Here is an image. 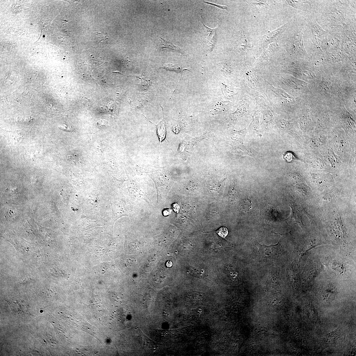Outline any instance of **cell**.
I'll use <instances>...</instances> for the list:
<instances>
[{
	"instance_id": "6da1fadb",
	"label": "cell",
	"mask_w": 356,
	"mask_h": 356,
	"mask_svg": "<svg viewBox=\"0 0 356 356\" xmlns=\"http://www.w3.org/2000/svg\"><path fill=\"white\" fill-rule=\"evenodd\" d=\"M254 255L259 261H274L277 259L281 253L280 243L270 246L257 243L254 251Z\"/></svg>"
},
{
	"instance_id": "7a4b0ae2",
	"label": "cell",
	"mask_w": 356,
	"mask_h": 356,
	"mask_svg": "<svg viewBox=\"0 0 356 356\" xmlns=\"http://www.w3.org/2000/svg\"><path fill=\"white\" fill-rule=\"evenodd\" d=\"M309 27L311 31L313 43L317 48H321L325 39L326 32L315 20L310 22Z\"/></svg>"
},
{
	"instance_id": "3957f363",
	"label": "cell",
	"mask_w": 356,
	"mask_h": 356,
	"mask_svg": "<svg viewBox=\"0 0 356 356\" xmlns=\"http://www.w3.org/2000/svg\"><path fill=\"white\" fill-rule=\"evenodd\" d=\"M304 35L302 32H300L294 36L296 38L291 41L289 46V50L290 53L299 55L307 54L303 44Z\"/></svg>"
},
{
	"instance_id": "277c9868",
	"label": "cell",
	"mask_w": 356,
	"mask_h": 356,
	"mask_svg": "<svg viewBox=\"0 0 356 356\" xmlns=\"http://www.w3.org/2000/svg\"><path fill=\"white\" fill-rule=\"evenodd\" d=\"M202 23L203 28H204V38L206 45L207 46V49L211 51L213 49L214 45L216 43V32L218 28L215 29H212L207 27L205 26L202 20Z\"/></svg>"
},
{
	"instance_id": "5b68a950",
	"label": "cell",
	"mask_w": 356,
	"mask_h": 356,
	"mask_svg": "<svg viewBox=\"0 0 356 356\" xmlns=\"http://www.w3.org/2000/svg\"><path fill=\"white\" fill-rule=\"evenodd\" d=\"M8 302L15 316L23 317L30 315L29 311V305L25 302L18 301Z\"/></svg>"
},
{
	"instance_id": "8992f818",
	"label": "cell",
	"mask_w": 356,
	"mask_h": 356,
	"mask_svg": "<svg viewBox=\"0 0 356 356\" xmlns=\"http://www.w3.org/2000/svg\"><path fill=\"white\" fill-rule=\"evenodd\" d=\"M289 25V23H288L283 26L279 28L278 29L270 32V33L264 36V38L263 39V43L265 45H267V44L272 42V41L276 40L278 38L280 35L287 28Z\"/></svg>"
},
{
	"instance_id": "52a82bcc",
	"label": "cell",
	"mask_w": 356,
	"mask_h": 356,
	"mask_svg": "<svg viewBox=\"0 0 356 356\" xmlns=\"http://www.w3.org/2000/svg\"><path fill=\"white\" fill-rule=\"evenodd\" d=\"M157 46L160 50L164 51L170 50L175 51L183 54L181 50L177 46H175L170 41H167L162 37H160L159 42Z\"/></svg>"
},
{
	"instance_id": "ba28073f",
	"label": "cell",
	"mask_w": 356,
	"mask_h": 356,
	"mask_svg": "<svg viewBox=\"0 0 356 356\" xmlns=\"http://www.w3.org/2000/svg\"><path fill=\"white\" fill-rule=\"evenodd\" d=\"M337 289L333 285L329 284L323 288L322 295L324 299L327 302L334 300L336 296Z\"/></svg>"
},
{
	"instance_id": "9c48e42d",
	"label": "cell",
	"mask_w": 356,
	"mask_h": 356,
	"mask_svg": "<svg viewBox=\"0 0 356 356\" xmlns=\"http://www.w3.org/2000/svg\"><path fill=\"white\" fill-rule=\"evenodd\" d=\"M277 45L276 43L270 44L267 48L265 49L263 53L258 60V63H262L266 61L274 52Z\"/></svg>"
},
{
	"instance_id": "30bf717a",
	"label": "cell",
	"mask_w": 356,
	"mask_h": 356,
	"mask_svg": "<svg viewBox=\"0 0 356 356\" xmlns=\"http://www.w3.org/2000/svg\"><path fill=\"white\" fill-rule=\"evenodd\" d=\"M157 133L159 138L160 144L162 141L165 139L166 135V126L164 119L156 126Z\"/></svg>"
},
{
	"instance_id": "8fae6325",
	"label": "cell",
	"mask_w": 356,
	"mask_h": 356,
	"mask_svg": "<svg viewBox=\"0 0 356 356\" xmlns=\"http://www.w3.org/2000/svg\"><path fill=\"white\" fill-rule=\"evenodd\" d=\"M329 244V242H326L323 241L322 240L316 239H313L310 240L308 247L306 250L304 251L303 253L301 256V258L304 255V254L314 248L317 246H321V245Z\"/></svg>"
},
{
	"instance_id": "7c38bea8",
	"label": "cell",
	"mask_w": 356,
	"mask_h": 356,
	"mask_svg": "<svg viewBox=\"0 0 356 356\" xmlns=\"http://www.w3.org/2000/svg\"><path fill=\"white\" fill-rule=\"evenodd\" d=\"M262 124L265 126H270L274 124V118L271 112L269 110L263 113Z\"/></svg>"
},
{
	"instance_id": "4fadbf2b",
	"label": "cell",
	"mask_w": 356,
	"mask_h": 356,
	"mask_svg": "<svg viewBox=\"0 0 356 356\" xmlns=\"http://www.w3.org/2000/svg\"><path fill=\"white\" fill-rule=\"evenodd\" d=\"M160 68L165 69L167 71H174L179 73L181 74L182 75L183 72L184 71H189L187 69L183 68L180 66L175 65H167L161 67Z\"/></svg>"
},
{
	"instance_id": "5bb4252c",
	"label": "cell",
	"mask_w": 356,
	"mask_h": 356,
	"mask_svg": "<svg viewBox=\"0 0 356 356\" xmlns=\"http://www.w3.org/2000/svg\"><path fill=\"white\" fill-rule=\"evenodd\" d=\"M247 80L250 86L252 89L256 88L257 82L254 74L250 70H249L246 73Z\"/></svg>"
},
{
	"instance_id": "9a60e30c",
	"label": "cell",
	"mask_w": 356,
	"mask_h": 356,
	"mask_svg": "<svg viewBox=\"0 0 356 356\" xmlns=\"http://www.w3.org/2000/svg\"><path fill=\"white\" fill-rule=\"evenodd\" d=\"M259 110H255L253 115V120L250 126V127L254 129H256L259 126Z\"/></svg>"
},
{
	"instance_id": "2e32d148",
	"label": "cell",
	"mask_w": 356,
	"mask_h": 356,
	"mask_svg": "<svg viewBox=\"0 0 356 356\" xmlns=\"http://www.w3.org/2000/svg\"><path fill=\"white\" fill-rule=\"evenodd\" d=\"M252 207V202L250 200L246 199L242 202L241 206L242 210L245 212L248 211Z\"/></svg>"
},
{
	"instance_id": "e0dca14e",
	"label": "cell",
	"mask_w": 356,
	"mask_h": 356,
	"mask_svg": "<svg viewBox=\"0 0 356 356\" xmlns=\"http://www.w3.org/2000/svg\"><path fill=\"white\" fill-rule=\"evenodd\" d=\"M283 158L286 161L289 162H292L297 160L294 154L290 151L286 152L284 155Z\"/></svg>"
},
{
	"instance_id": "ac0fdd59",
	"label": "cell",
	"mask_w": 356,
	"mask_h": 356,
	"mask_svg": "<svg viewBox=\"0 0 356 356\" xmlns=\"http://www.w3.org/2000/svg\"><path fill=\"white\" fill-rule=\"evenodd\" d=\"M216 232L220 236L225 238L228 234V232L227 228L225 227H222L216 231Z\"/></svg>"
},
{
	"instance_id": "d6986e66",
	"label": "cell",
	"mask_w": 356,
	"mask_h": 356,
	"mask_svg": "<svg viewBox=\"0 0 356 356\" xmlns=\"http://www.w3.org/2000/svg\"><path fill=\"white\" fill-rule=\"evenodd\" d=\"M204 2L205 3H207L208 4L211 5L216 6L217 7H218L219 8L223 9H225V10H227L228 8H227V7H226V6L219 5H217V4H213V3H210L209 2Z\"/></svg>"
},
{
	"instance_id": "ffe728a7",
	"label": "cell",
	"mask_w": 356,
	"mask_h": 356,
	"mask_svg": "<svg viewBox=\"0 0 356 356\" xmlns=\"http://www.w3.org/2000/svg\"><path fill=\"white\" fill-rule=\"evenodd\" d=\"M172 210L170 209H166L163 212V215L165 216H169L172 214Z\"/></svg>"
},
{
	"instance_id": "44dd1931",
	"label": "cell",
	"mask_w": 356,
	"mask_h": 356,
	"mask_svg": "<svg viewBox=\"0 0 356 356\" xmlns=\"http://www.w3.org/2000/svg\"><path fill=\"white\" fill-rule=\"evenodd\" d=\"M172 207L174 210L175 212L177 213H178L179 210V206L177 203H174V204L173 205Z\"/></svg>"
},
{
	"instance_id": "7402d4cb",
	"label": "cell",
	"mask_w": 356,
	"mask_h": 356,
	"mask_svg": "<svg viewBox=\"0 0 356 356\" xmlns=\"http://www.w3.org/2000/svg\"><path fill=\"white\" fill-rule=\"evenodd\" d=\"M256 2H255L254 3H252L254 4H256V5H259H259L265 6L266 5V4L265 3V2H264V1H257Z\"/></svg>"
},
{
	"instance_id": "603a6c76",
	"label": "cell",
	"mask_w": 356,
	"mask_h": 356,
	"mask_svg": "<svg viewBox=\"0 0 356 356\" xmlns=\"http://www.w3.org/2000/svg\"><path fill=\"white\" fill-rule=\"evenodd\" d=\"M173 265V263L172 262L169 261L167 263V266L168 267L172 266Z\"/></svg>"
},
{
	"instance_id": "cb8c5ba5",
	"label": "cell",
	"mask_w": 356,
	"mask_h": 356,
	"mask_svg": "<svg viewBox=\"0 0 356 356\" xmlns=\"http://www.w3.org/2000/svg\"><path fill=\"white\" fill-rule=\"evenodd\" d=\"M255 330H258V329H257V328H256V329H255Z\"/></svg>"
},
{
	"instance_id": "d4e9b609",
	"label": "cell",
	"mask_w": 356,
	"mask_h": 356,
	"mask_svg": "<svg viewBox=\"0 0 356 356\" xmlns=\"http://www.w3.org/2000/svg\"><path fill=\"white\" fill-rule=\"evenodd\" d=\"M260 332V331H259L257 333L258 334V333H259Z\"/></svg>"
},
{
	"instance_id": "484cf974",
	"label": "cell",
	"mask_w": 356,
	"mask_h": 356,
	"mask_svg": "<svg viewBox=\"0 0 356 356\" xmlns=\"http://www.w3.org/2000/svg\"><path fill=\"white\" fill-rule=\"evenodd\" d=\"M276 300H275V299H274V302H276Z\"/></svg>"
},
{
	"instance_id": "4316f807",
	"label": "cell",
	"mask_w": 356,
	"mask_h": 356,
	"mask_svg": "<svg viewBox=\"0 0 356 356\" xmlns=\"http://www.w3.org/2000/svg\"><path fill=\"white\" fill-rule=\"evenodd\" d=\"M274 302H273L272 303V304H274Z\"/></svg>"
},
{
	"instance_id": "83f0119b",
	"label": "cell",
	"mask_w": 356,
	"mask_h": 356,
	"mask_svg": "<svg viewBox=\"0 0 356 356\" xmlns=\"http://www.w3.org/2000/svg\"><path fill=\"white\" fill-rule=\"evenodd\" d=\"M265 331V330H262V331Z\"/></svg>"
},
{
	"instance_id": "f1b7e54d",
	"label": "cell",
	"mask_w": 356,
	"mask_h": 356,
	"mask_svg": "<svg viewBox=\"0 0 356 356\" xmlns=\"http://www.w3.org/2000/svg\"><path fill=\"white\" fill-rule=\"evenodd\" d=\"M281 302H279V303H281Z\"/></svg>"
},
{
	"instance_id": "f546056e",
	"label": "cell",
	"mask_w": 356,
	"mask_h": 356,
	"mask_svg": "<svg viewBox=\"0 0 356 356\" xmlns=\"http://www.w3.org/2000/svg\"><path fill=\"white\" fill-rule=\"evenodd\" d=\"M278 303H276L277 304H278Z\"/></svg>"
}]
</instances>
